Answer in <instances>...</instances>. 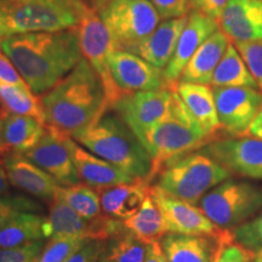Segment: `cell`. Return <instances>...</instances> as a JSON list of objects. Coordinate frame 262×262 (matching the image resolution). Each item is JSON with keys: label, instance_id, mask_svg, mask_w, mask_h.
<instances>
[{"label": "cell", "instance_id": "obj_1", "mask_svg": "<svg viewBox=\"0 0 262 262\" xmlns=\"http://www.w3.org/2000/svg\"><path fill=\"white\" fill-rule=\"evenodd\" d=\"M0 49L34 94H47L83 58L77 28L14 35Z\"/></svg>", "mask_w": 262, "mask_h": 262}, {"label": "cell", "instance_id": "obj_2", "mask_svg": "<svg viewBox=\"0 0 262 262\" xmlns=\"http://www.w3.org/2000/svg\"><path fill=\"white\" fill-rule=\"evenodd\" d=\"M49 126L73 137L110 112L102 81L85 58L41 97Z\"/></svg>", "mask_w": 262, "mask_h": 262}, {"label": "cell", "instance_id": "obj_3", "mask_svg": "<svg viewBox=\"0 0 262 262\" xmlns=\"http://www.w3.org/2000/svg\"><path fill=\"white\" fill-rule=\"evenodd\" d=\"M73 139L127 175L152 181L150 156L118 114L107 112L95 125L78 133Z\"/></svg>", "mask_w": 262, "mask_h": 262}, {"label": "cell", "instance_id": "obj_4", "mask_svg": "<svg viewBox=\"0 0 262 262\" xmlns=\"http://www.w3.org/2000/svg\"><path fill=\"white\" fill-rule=\"evenodd\" d=\"M212 141L215 140L196 123L173 89L168 113L153 126L143 142V147L152 159L150 180L155 179L166 164L195 152Z\"/></svg>", "mask_w": 262, "mask_h": 262}, {"label": "cell", "instance_id": "obj_5", "mask_svg": "<svg viewBox=\"0 0 262 262\" xmlns=\"http://www.w3.org/2000/svg\"><path fill=\"white\" fill-rule=\"evenodd\" d=\"M232 173L204 152H192L172 160L157 175V186L176 198L199 204L209 191Z\"/></svg>", "mask_w": 262, "mask_h": 262}, {"label": "cell", "instance_id": "obj_6", "mask_svg": "<svg viewBox=\"0 0 262 262\" xmlns=\"http://www.w3.org/2000/svg\"><path fill=\"white\" fill-rule=\"evenodd\" d=\"M79 15L45 0H0V40L14 35L77 28Z\"/></svg>", "mask_w": 262, "mask_h": 262}, {"label": "cell", "instance_id": "obj_7", "mask_svg": "<svg viewBox=\"0 0 262 262\" xmlns=\"http://www.w3.org/2000/svg\"><path fill=\"white\" fill-rule=\"evenodd\" d=\"M199 208L219 228L233 231L262 211V188L228 179L206 193Z\"/></svg>", "mask_w": 262, "mask_h": 262}, {"label": "cell", "instance_id": "obj_8", "mask_svg": "<svg viewBox=\"0 0 262 262\" xmlns=\"http://www.w3.org/2000/svg\"><path fill=\"white\" fill-rule=\"evenodd\" d=\"M98 15L116 50L129 52L148 38L162 19L148 0H111L98 10Z\"/></svg>", "mask_w": 262, "mask_h": 262}, {"label": "cell", "instance_id": "obj_9", "mask_svg": "<svg viewBox=\"0 0 262 262\" xmlns=\"http://www.w3.org/2000/svg\"><path fill=\"white\" fill-rule=\"evenodd\" d=\"M79 24L77 26L79 35V45L83 57L94 68L106 93L110 111L124 97L122 91L118 89L110 71L108 60L116 51L112 37L101 19L97 10L85 3L79 11Z\"/></svg>", "mask_w": 262, "mask_h": 262}, {"label": "cell", "instance_id": "obj_10", "mask_svg": "<svg viewBox=\"0 0 262 262\" xmlns=\"http://www.w3.org/2000/svg\"><path fill=\"white\" fill-rule=\"evenodd\" d=\"M221 133L225 137L248 136L262 110V91L247 86L212 88Z\"/></svg>", "mask_w": 262, "mask_h": 262}, {"label": "cell", "instance_id": "obj_11", "mask_svg": "<svg viewBox=\"0 0 262 262\" xmlns=\"http://www.w3.org/2000/svg\"><path fill=\"white\" fill-rule=\"evenodd\" d=\"M173 89L175 88L129 94L124 96L112 111L122 118L143 145L149 131L168 113Z\"/></svg>", "mask_w": 262, "mask_h": 262}, {"label": "cell", "instance_id": "obj_12", "mask_svg": "<svg viewBox=\"0 0 262 262\" xmlns=\"http://www.w3.org/2000/svg\"><path fill=\"white\" fill-rule=\"evenodd\" d=\"M231 173L262 180V140L255 137H222L202 148Z\"/></svg>", "mask_w": 262, "mask_h": 262}, {"label": "cell", "instance_id": "obj_13", "mask_svg": "<svg viewBox=\"0 0 262 262\" xmlns=\"http://www.w3.org/2000/svg\"><path fill=\"white\" fill-rule=\"evenodd\" d=\"M149 193L162 212L169 233L221 235L227 232V229H221L212 224L199 206L164 192L157 185L150 187Z\"/></svg>", "mask_w": 262, "mask_h": 262}, {"label": "cell", "instance_id": "obj_14", "mask_svg": "<svg viewBox=\"0 0 262 262\" xmlns=\"http://www.w3.org/2000/svg\"><path fill=\"white\" fill-rule=\"evenodd\" d=\"M110 71L118 89L124 96L137 91L172 89L164 75V70L129 51L116 50L108 60Z\"/></svg>", "mask_w": 262, "mask_h": 262}, {"label": "cell", "instance_id": "obj_15", "mask_svg": "<svg viewBox=\"0 0 262 262\" xmlns=\"http://www.w3.org/2000/svg\"><path fill=\"white\" fill-rule=\"evenodd\" d=\"M67 135L52 126H47V133L34 148L25 153L29 160L56 180L60 186L70 187L80 183L70 150L66 146Z\"/></svg>", "mask_w": 262, "mask_h": 262}, {"label": "cell", "instance_id": "obj_16", "mask_svg": "<svg viewBox=\"0 0 262 262\" xmlns=\"http://www.w3.org/2000/svg\"><path fill=\"white\" fill-rule=\"evenodd\" d=\"M232 242V231L221 235L168 233L160 245L168 262H216L222 249Z\"/></svg>", "mask_w": 262, "mask_h": 262}, {"label": "cell", "instance_id": "obj_17", "mask_svg": "<svg viewBox=\"0 0 262 262\" xmlns=\"http://www.w3.org/2000/svg\"><path fill=\"white\" fill-rule=\"evenodd\" d=\"M217 19L205 15L199 10H191L187 22L180 35L169 64L164 70V75L170 88H175L180 81L186 64L191 60L194 52L211 34L217 31Z\"/></svg>", "mask_w": 262, "mask_h": 262}, {"label": "cell", "instance_id": "obj_18", "mask_svg": "<svg viewBox=\"0 0 262 262\" xmlns=\"http://www.w3.org/2000/svg\"><path fill=\"white\" fill-rule=\"evenodd\" d=\"M0 160L8 173L10 183L14 187L49 203L56 198L60 188L56 180L35 165L25 155L11 152L2 157Z\"/></svg>", "mask_w": 262, "mask_h": 262}, {"label": "cell", "instance_id": "obj_19", "mask_svg": "<svg viewBox=\"0 0 262 262\" xmlns=\"http://www.w3.org/2000/svg\"><path fill=\"white\" fill-rule=\"evenodd\" d=\"M66 146L70 150L80 181L90 186L95 191L101 192L120 183L131 182L136 179L78 145V142L72 140L70 136L66 137Z\"/></svg>", "mask_w": 262, "mask_h": 262}, {"label": "cell", "instance_id": "obj_20", "mask_svg": "<svg viewBox=\"0 0 262 262\" xmlns=\"http://www.w3.org/2000/svg\"><path fill=\"white\" fill-rule=\"evenodd\" d=\"M219 27L232 42L262 40V0H229Z\"/></svg>", "mask_w": 262, "mask_h": 262}, {"label": "cell", "instance_id": "obj_21", "mask_svg": "<svg viewBox=\"0 0 262 262\" xmlns=\"http://www.w3.org/2000/svg\"><path fill=\"white\" fill-rule=\"evenodd\" d=\"M175 90L188 112L209 136L215 141L225 137L219 122L214 91L209 85L179 81Z\"/></svg>", "mask_w": 262, "mask_h": 262}, {"label": "cell", "instance_id": "obj_22", "mask_svg": "<svg viewBox=\"0 0 262 262\" xmlns=\"http://www.w3.org/2000/svg\"><path fill=\"white\" fill-rule=\"evenodd\" d=\"M187 17L188 15L185 17L164 19L148 38L134 49L133 54L143 58L157 68L165 70L175 52Z\"/></svg>", "mask_w": 262, "mask_h": 262}, {"label": "cell", "instance_id": "obj_23", "mask_svg": "<svg viewBox=\"0 0 262 262\" xmlns=\"http://www.w3.org/2000/svg\"><path fill=\"white\" fill-rule=\"evenodd\" d=\"M150 182L148 179L139 178L98 192L104 215L117 220H126L136 214L149 194L152 187Z\"/></svg>", "mask_w": 262, "mask_h": 262}, {"label": "cell", "instance_id": "obj_24", "mask_svg": "<svg viewBox=\"0 0 262 262\" xmlns=\"http://www.w3.org/2000/svg\"><path fill=\"white\" fill-rule=\"evenodd\" d=\"M229 42V38L222 31L211 34L186 64L180 81L210 85L214 71L224 57Z\"/></svg>", "mask_w": 262, "mask_h": 262}, {"label": "cell", "instance_id": "obj_25", "mask_svg": "<svg viewBox=\"0 0 262 262\" xmlns=\"http://www.w3.org/2000/svg\"><path fill=\"white\" fill-rule=\"evenodd\" d=\"M47 126L35 118L8 112L3 119V140L10 153L25 155L40 142Z\"/></svg>", "mask_w": 262, "mask_h": 262}, {"label": "cell", "instance_id": "obj_26", "mask_svg": "<svg viewBox=\"0 0 262 262\" xmlns=\"http://www.w3.org/2000/svg\"><path fill=\"white\" fill-rule=\"evenodd\" d=\"M123 222L131 234L146 244L160 242L169 233L162 212L150 196V193L136 214L123 220Z\"/></svg>", "mask_w": 262, "mask_h": 262}, {"label": "cell", "instance_id": "obj_27", "mask_svg": "<svg viewBox=\"0 0 262 262\" xmlns=\"http://www.w3.org/2000/svg\"><path fill=\"white\" fill-rule=\"evenodd\" d=\"M210 85L212 88L247 86L260 90L257 81L248 70L237 48L232 42H229L224 57L214 71Z\"/></svg>", "mask_w": 262, "mask_h": 262}, {"label": "cell", "instance_id": "obj_28", "mask_svg": "<svg viewBox=\"0 0 262 262\" xmlns=\"http://www.w3.org/2000/svg\"><path fill=\"white\" fill-rule=\"evenodd\" d=\"M44 216L35 212H22L0 228V248H17L42 241Z\"/></svg>", "mask_w": 262, "mask_h": 262}, {"label": "cell", "instance_id": "obj_29", "mask_svg": "<svg viewBox=\"0 0 262 262\" xmlns=\"http://www.w3.org/2000/svg\"><path fill=\"white\" fill-rule=\"evenodd\" d=\"M0 101L6 112L35 118L48 125L47 113L41 98L31 89H24L0 81Z\"/></svg>", "mask_w": 262, "mask_h": 262}, {"label": "cell", "instance_id": "obj_30", "mask_svg": "<svg viewBox=\"0 0 262 262\" xmlns=\"http://www.w3.org/2000/svg\"><path fill=\"white\" fill-rule=\"evenodd\" d=\"M147 245L126 231L104 242L100 262H145Z\"/></svg>", "mask_w": 262, "mask_h": 262}, {"label": "cell", "instance_id": "obj_31", "mask_svg": "<svg viewBox=\"0 0 262 262\" xmlns=\"http://www.w3.org/2000/svg\"><path fill=\"white\" fill-rule=\"evenodd\" d=\"M56 198H60L68 206L86 220H93L101 216L100 193L90 186L78 183L70 187L58 188Z\"/></svg>", "mask_w": 262, "mask_h": 262}, {"label": "cell", "instance_id": "obj_32", "mask_svg": "<svg viewBox=\"0 0 262 262\" xmlns=\"http://www.w3.org/2000/svg\"><path fill=\"white\" fill-rule=\"evenodd\" d=\"M86 242L78 237H51L42 249L40 262H68Z\"/></svg>", "mask_w": 262, "mask_h": 262}, {"label": "cell", "instance_id": "obj_33", "mask_svg": "<svg viewBox=\"0 0 262 262\" xmlns=\"http://www.w3.org/2000/svg\"><path fill=\"white\" fill-rule=\"evenodd\" d=\"M40 205L22 195H0V228L22 212H35Z\"/></svg>", "mask_w": 262, "mask_h": 262}, {"label": "cell", "instance_id": "obj_34", "mask_svg": "<svg viewBox=\"0 0 262 262\" xmlns=\"http://www.w3.org/2000/svg\"><path fill=\"white\" fill-rule=\"evenodd\" d=\"M232 233L235 243L253 253L262 248V212L247 224L234 228Z\"/></svg>", "mask_w": 262, "mask_h": 262}, {"label": "cell", "instance_id": "obj_35", "mask_svg": "<svg viewBox=\"0 0 262 262\" xmlns=\"http://www.w3.org/2000/svg\"><path fill=\"white\" fill-rule=\"evenodd\" d=\"M232 42V41H231ZM262 91V40L232 42Z\"/></svg>", "mask_w": 262, "mask_h": 262}, {"label": "cell", "instance_id": "obj_36", "mask_svg": "<svg viewBox=\"0 0 262 262\" xmlns=\"http://www.w3.org/2000/svg\"><path fill=\"white\" fill-rule=\"evenodd\" d=\"M42 249V241L33 242L17 248H0V262H40Z\"/></svg>", "mask_w": 262, "mask_h": 262}, {"label": "cell", "instance_id": "obj_37", "mask_svg": "<svg viewBox=\"0 0 262 262\" xmlns=\"http://www.w3.org/2000/svg\"><path fill=\"white\" fill-rule=\"evenodd\" d=\"M164 19L185 17L191 12L189 0H148Z\"/></svg>", "mask_w": 262, "mask_h": 262}, {"label": "cell", "instance_id": "obj_38", "mask_svg": "<svg viewBox=\"0 0 262 262\" xmlns=\"http://www.w3.org/2000/svg\"><path fill=\"white\" fill-rule=\"evenodd\" d=\"M0 81L5 84L14 85V86L24 88V89H31L26 80L16 70V67L4 52H0Z\"/></svg>", "mask_w": 262, "mask_h": 262}, {"label": "cell", "instance_id": "obj_39", "mask_svg": "<svg viewBox=\"0 0 262 262\" xmlns=\"http://www.w3.org/2000/svg\"><path fill=\"white\" fill-rule=\"evenodd\" d=\"M253 251L232 242L222 249L216 262H253Z\"/></svg>", "mask_w": 262, "mask_h": 262}, {"label": "cell", "instance_id": "obj_40", "mask_svg": "<svg viewBox=\"0 0 262 262\" xmlns=\"http://www.w3.org/2000/svg\"><path fill=\"white\" fill-rule=\"evenodd\" d=\"M104 242L89 241L72 256L68 262H100Z\"/></svg>", "mask_w": 262, "mask_h": 262}, {"label": "cell", "instance_id": "obj_41", "mask_svg": "<svg viewBox=\"0 0 262 262\" xmlns=\"http://www.w3.org/2000/svg\"><path fill=\"white\" fill-rule=\"evenodd\" d=\"M228 2L229 0H202V6L199 11L204 12L205 15L219 21Z\"/></svg>", "mask_w": 262, "mask_h": 262}, {"label": "cell", "instance_id": "obj_42", "mask_svg": "<svg viewBox=\"0 0 262 262\" xmlns=\"http://www.w3.org/2000/svg\"><path fill=\"white\" fill-rule=\"evenodd\" d=\"M145 262H168L160 245V242H155L147 245V255Z\"/></svg>", "mask_w": 262, "mask_h": 262}, {"label": "cell", "instance_id": "obj_43", "mask_svg": "<svg viewBox=\"0 0 262 262\" xmlns=\"http://www.w3.org/2000/svg\"><path fill=\"white\" fill-rule=\"evenodd\" d=\"M248 135L255 137V139L262 140V110L260 111V113L257 114V117L255 118L253 124H251Z\"/></svg>", "mask_w": 262, "mask_h": 262}, {"label": "cell", "instance_id": "obj_44", "mask_svg": "<svg viewBox=\"0 0 262 262\" xmlns=\"http://www.w3.org/2000/svg\"><path fill=\"white\" fill-rule=\"evenodd\" d=\"M10 183L8 173H6V170L3 165L2 160H0V195H4L5 193L10 191Z\"/></svg>", "mask_w": 262, "mask_h": 262}, {"label": "cell", "instance_id": "obj_45", "mask_svg": "<svg viewBox=\"0 0 262 262\" xmlns=\"http://www.w3.org/2000/svg\"><path fill=\"white\" fill-rule=\"evenodd\" d=\"M10 153V150L6 147L4 140H3V119L0 118V157H4Z\"/></svg>", "mask_w": 262, "mask_h": 262}, {"label": "cell", "instance_id": "obj_46", "mask_svg": "<svg viewBox=\"0 0 262 262\" xmlns=\"http://www.w3.org/2000/svg\"><path fill=\"white\" fill-rule=\"evenodd\" d=\"M108 2H111V0H90L89 5L91 6V8H94L95 10H100L101 8H102L103 5H106Z\"/></svg>", "mask_w": 262, "mask_h": 262}, {"label": "cell", "instance_id": "obj_47", "mask_svg": "<svg viewBox=\"0 0 262 262\" xmlns=\"http://www.w3.org/2000/svg\"><path fill=\"white\" fill-rule=\"evenodd\" d=\"M253 262H262V248L257 249L253 254Z\"/></svg>", "mask_w": 262, "mask_h": 262}, {"label": "cell", "instance_id": "obj_48", "mask_svg": "<svg viewBox=\"0 0 262 262\" xmlns=\"http://www.w3.org/2000/svg\"><path fill=\"white\" fill-rule=\"evenodd\" d=\"M189 3H191L192 10H201L202 0H189Z\"/></svg>", "mask_w": 262, "mask_h": 262}, {"label": "cell", "instance_id": "obj_49", "mask_svg": "<svg viewBox=\"0 0 262 262\" xmlns=\"http://www.w3.org/2000/svg\"><path fill=\"white\" fill-rule=\"evenodd\" d=\"M6 110L4 108V106H3V103H2V101H0V118H2V119H4V117L6 116Z\"/></svg>", "mask_w": 262, "mask_h": 262}, {"label": "cell", "instance_id": "obj_50", "mask_svg": "<svg viewBox=\"0 0 262 262\" xmlns=\"http://www.w3.org/2000/svg\"><path fill=\"white\" fill-rule=\"evenodd\" d=\"M84 2H85V3H86V4H88V5H89V3H90V0H84Z\"/></svg>", "mask_w": 262, "mask_h": 262}, {"label": "cell", "instance_id": "obj_51", "mask_svg": "<svg viewBox=\"0 0 262 262\" xmlns=\"http://www.w3.org/2000/svg\"><path fill=\"white\" fill-rule=\"evenodd\" d=\"M0 52H2V49H0Z\"/></svg>", "mask_w": 262, "mask_h": 262}]
</instances>
